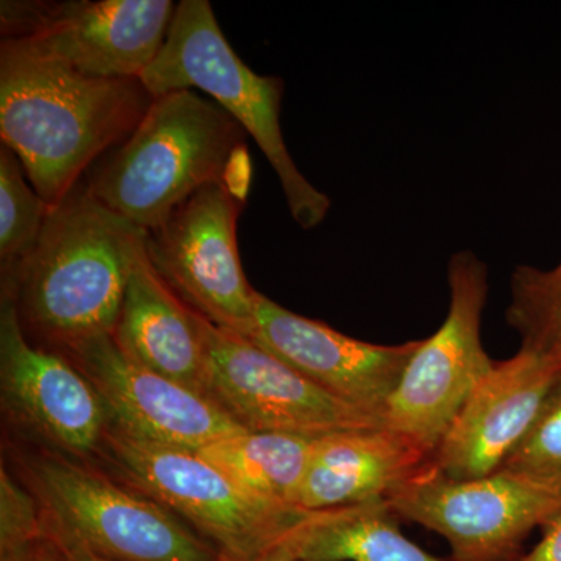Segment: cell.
<instances>
[{"label":"cell","mask_w":561,"mask_h":561,"mask_svg":"<svg viewBox=\"0 0 561 561\" xmlns=\"http://www.w3.org/2000/svg\"><path fill=\"white\" fill-rule=\"evenodd\" d=\"M505 321L522 346L561 354V260L551 268L518 265L513 271Z\"/></svg>","instance_id":"cell-21"},{"label":"cell","mask_w":561,"mask_h":561,"mask_svg":"<svg viewBox=\"0 0 561 561\" xmlns=\"http://www.w3.org/2000/svg\"><path fill=\"white\" fill-rule=\"evenodd\" d=\"M541 530L540 541L515 561H561V512Z\"/></svg>","instance_id":"cell-25"},{"label":"cell","mask_w":561,"mask_h":561,"mask_svg":"<svg viewBox=\"0 0 561 561\" xmlns=\"http://www.w3.org/2000/svg\"><path fill=\"white\" fill-rule=\"evenodd\" d=\"M250 181L225 180L195 192L147 231L150 264L187 308L216 327L251 337L257 291L243 272L238 220Z\"/></svg>","instance_id":"cell-9"},{"label":"cell","mask_w":561,"mask_h":561,"mask_svg":"<svg viewBox=\"0 0 561 561\" xmlns=\"http://www.w3.org/2000/svg\"><path fill=\"white\" fill-rule=\"evenodd\" d=\"M561 371V354L522 346L471 391L432 461L457 481L500 471L524 440Z\"/></svg>","instance_id":"cell-15"},{"label":"cell","mask_w":561,"mask_h":561,"mask_svg":"<svg viewBox=\"0 0 561 561\" xmlns=\"http://www.w3.org/2000/svg\"><path fill=\"white\" fill-rule=\"evenodd\" d=\"M400 519L448 541V561H515L535 529L561 512V491L507 471L457 481L424 465L387 496Z\"/></svg>","instance_id":"cell-10"},{"label":"cell","mask_w":561,"mask_h":561,"mask_svg":"<svg viewBox=\"0 0 561 561\" xmlns=\"http://www.w3.org/2000/svg\"><path fill=\"white\" fill-rule=\"evenodd\" d=\"M44 538L39 501L16 472L0 467V561L27 551Z\"/></svg>","instance_id":"cell-23"},{"label":"cell","mask_w":561,"mask_h":561,"mask_svg":"<svg viewBox=\"0 0 561 561\" xmlns=\"http://www.w3.org/2000/svg\"><path fill=\"white\" fill-rule=\"evenodd\" d=\"M449 308L445 320L405 365L383 411L382 426L434 456L471 391L493 367L482 342L489 268L470 250L448 264Z\"/></svg>","instance_id":"cell-7"},{"label":"cell","mask_w":561,"mask_h":561,"mask_svg":"<svg viewBox=\"0 0 561 561\" xmlns=\"http://www.w3.org/2000/svg\"><path fill=\"white\" fill-rule=\"evenodd\" d=\"M95 465L179 516L225 561H267L301 518L236 489L201 454L135 440L108 426Z\"/></svg>","instance_id":"cell-6"},{"label":"cell","mask_w":561,"mask_h":561,"mask_svg":"<svg viewBox=\"0 0 561 561\" xmlns=\"http://www.w3.org/2000/svg\"><path fill=\"white\" fill-rule=\"evenodd\" d=\"M140 81L153 98L179 90L208 94L256 140L278 176L290 216L302 230L323 224L331 201L298 171L284 140V81L260 76L241 60L208 0H181L168 39Z\"/></svg>","instance_id":"cell-4"},{"label":"cell","mask_w":561,"mask_h":561,"mask_svg":"<svg viewBox=\"0 0 561 561\" xmlns=\"http://www.w3.org/2000/svg\"><path fill=\"white\" fill-rule=\"evenodd\" d=\"M146 236L84 186L51 208L31 256L2 276L31 341L61 353L113 334Z\"/></svg>","instance_id":"cell-2"},{"label":"cell","mask_w":561,"mask_h":561,"mask_svg":"<svg viewBox=\"0 0 561 561\" xmlns=\"http://www.w3.org/2000/svg\"><path fill=\"white\" fill-rule=\"evenodd\" d=\"M225 561V560H224Z\"/></svg>","instance_id":"cell-27"},{"label":"cell","mask_w":561,"mask_h":561,"mask_svg":"<svg viewBox=\"0 0 561 561\" xmlns=\"http://www.w3.org/2000/svg\"><path fill=\"white\" fill-rule=\"evenodd\" d=\"M0 402L25 445L94 463L108 430L90 379L62 354L32 342L9 295L0 297Z\"/></svg>","instance_id":"cell-12"},{"label":"cell","mask_w":561,"mask_h":561,"mask_svg":"<svg viewBox=\"0 0 561 561\" xmlns=\"http://www.w3.org/2000/svg\"><path fill=\"white\" fill-rule=\"evenodd\" d=\"M198 324L205 345L203 397L243 431L320 438L382 427L245 335L202 316Z\"/></svg>","instance_id":"cell-11"},{"label":"cell","mask_w":561,"mask_h":561,"mask_svg":"<svg viewBox=\"0 0 561 561\" xmlns=\"http://www.w3.org/2000/svg\"><path fill=\"white\" fill-rule=\"evenodd\" d=\"M250 341L332 397L382 423L383 411L420 341L378 345L283 308L257 291Z\"/></svg>","instance_id":"cell-14"},{"label":"cell","mask_w":561,"mask_h":561,"mask_svg":"<svg viewBox=\"0 0 561 561\" xmlns=\"http://www.w3.org/2000/svg\"><path fill=\"white\" fill-rule=\"evenodd\" d=\"M13 457L44 518L103 559L224 561L179 516L92 461L32 445H16Z\"/></svg>","instance_id":"cell-5"},{"label":"cell","mask_w":561,"mask_h":561,"mask_svg":"<svg viewBox=\"0 0 561 561\" xmlns=\"http://www.w3.org/2000/svg\"><path fill=\"white\" fill-rule=\"evenodd\" d=\"M172 0H3L0 32L20 49L99 79H140L157 60Z\"/></svg>","instance_id":"cell-8"},{"label":"cell","mask_w":561,"mask_h":561,"mask_svg":"<svg viewBox=\"0 0 561 561\" xmlns=\"http://www.w3.org/2000/svg\"><path fill=\"white\" fill-rule=\"evenodd\" d=\"M140 79H99L0 44V136L50 208L135 131L153 102Z\"/></svg>","instance_id":"cell-1"},{"label":"cell","mask_w":561,"mask_h":561,"mask_svg":"<svg viewBox=\"0 0 561 561\" xmlns=\"http://www.w3.org/2000/svg\"><path fill=\"white\" fill-rule=\"evenodd\" d=\"M44 537L54 545V548L60 553L62 561H113L103 559V557L98 556V553L84 548L80 541L70 537L68 531L55 526L54 523L47 522L46 518H44Z\"/></svg>","instance_id":"cell-24"},{"label":"cell","mask_w":561,"mask_h":561,"mask_svg":"<svg viewBox=\"0 0 561 561\" xmlns=\"http://www.w3.org/2000/svg\"><path fill=\"white\" fill-rule=\"evenodd\" d=\"M113 337L136 364L203 394L205 345L198 313L162 280L147 251L128 279Z\"/></svg>","instance_id":"cell-17"},{"label":"cell","mask_w":561,"mask_h":561,"mask_svg":"<svg viewBox=\"0 0 561 561\" xmlns=\"http://www.w3.org/2000/svg\"><path fill=\"white\" fill-rule=\"evenodd\" d=\"M316 438L241 432L202 448L203 459L250 500L273 511H295L294 500Z\"/></svg>","instance_id":"cell-19"},{"label":"cell","mask_w":561,"mask_h":561,"mask_svg":"<svg viewBox=\"0 0 561 561\" xmlns=\"http://www.w3.org/2000/svg\"><path fill=\"white\" fill-rule=\"evenodd\" d=\"M18 154L0 146V262L10 275L31 256L41 238L50 206L27 183Z\"/></svg>","instance_id":"cell-20"},{"label":"cell","mask_w":561,"mask_h":561,"mask_svg":"<svg viewBox=\"0 0 561 561\" xmlns=\"http://www.w3.org/2000/svg\"><path fill=\"white\" fill-rule=\"evenodd\" d=\"M60 354L90 379L105 405L110 427L135 440L197 453L245 432L198 391L136 364L113 334Z\"/></svg>","instance_id":"cell-13"},{"label":"cell","mask_w":561,"mask_h":561,"mask_svg":"<svg viewBox=\"0 0 561 561\" xmlns=\"http://www.w3.org/2000/svg\"><path fill=\"white\" fill-rule=\"evenodd\" d=\"M247 131L195 90L158 95L135 131L92 169V197L144 231L195 192L225 180H251Z\"/></svg>","instance_id":"cell-3"},{"label":"cell","mask_w":561,"mask_h":561,"mask_svg":"<svg viewBox=\"0 0 561 561\" xmlns=\"http://www.w3.org/2000/svg\"><path fill=\"white\" fill-rule=\"evenodd\" d=\"M431 460L416 443L383 426L316 438L295 508L330 511L387 500Z\"/></svg>","instance_id":"cell-16"},{"label":"cell","mask_w":561,"mask_h":561,"mask_svg":"<svg viewBox=\"0 0 561 561\" xmlns=\"http://www.w3.org/2000/svg\"><path fill=\"white\" fill-rule=\"evenodd\" d=\"M268 561H448L404 537L387 500L302 512Z\"/></svg>","instance_id":"cell-18"},{"label":"cell","mask_w":561,"mask_h":561,"mask_svg":"<svg viewBox=\"0 0 561 561\" xmlns=\"http://www.w3.org/2000/svg\"><path fill=\"white\" fill-rule=\"evenodd\" d=\"M2 561H62L60 553L54 548V545L46 537L33 545L27 551L18 553L9 560Z\"/></svg>","instance_id":"cell-26"},{"label":"cell","mask_w":561,"mask_h":561,"mask_svg":"<svg viewBox=\"0 0 561 561\" xmlns=\"http://www.w3.org/2000/svg\"><path fill=\"white\" fill-rule=\"evenodd\" d=\"M501 471L561 491V371L526 437Z\"/></svg>","instance_id":"cell-22"}]
</instances>
